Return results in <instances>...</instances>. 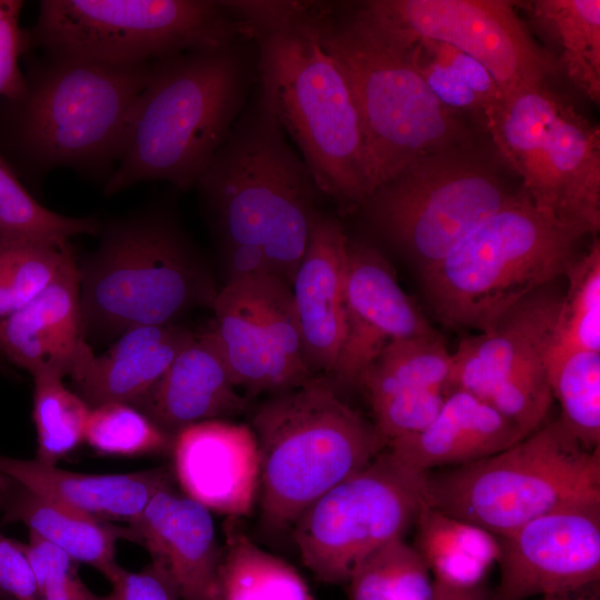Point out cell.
Returning <instances> with one entry per match:
<instances>
[{
    "mask_svg": "<svg viewBox=\"0 0 600 600\" xmlns=\"http://www.w3.org/2000/svg\"><path fill=\"white\" fill-rule=\"evenodd\" d=\"M128 529L130 541L148 550L180 600H219L223 548L207 508L172 483L154 493Z\"/></svg>",
    "mask_w": 600,
    "mask_h": 600,
    "instance_id": "ffe728a7",
    "label": "cell"
},
{
    "mask_svg": "<svg viewBox=\"0 0 600 600\" xmlns=\"http://www.w3.org/2000/svg\"><path fill=\"white\" fill-rule=\"evenodd\" d=\"M88 344L82 331L80 272L73 247L52 281L0 320V352L31 376H70Z\"/></svg>",
    "mask_w": 600,
    "mask_h": 600,
    "instance_id": "7402d4cb",
    "label": "cell"
},
{
    "mask_svg": "<svg viewBox=\"0 0 600 600\" xmlns=\"http://www.w3.org/2000/svg\"><path fill=\"white\" fill-rule=\"evenodd\" d=\"M98 234L97 249L79 264L84 339L173 324L192 308H212L219 292L212 274L164 209L111 219Z\"/></svg>",
    "mask_w": 600,
    "mask_h": 600,
    "instance_id": "8992f818",
    "label": "cell"
},
{
    "mask_svg": "<svg viewBox=\"0 0 600 600\" xmlns=\"http://www.w3.org/2000/svg\"><path fill=\"white\" fill-rule=\"evenodd\" d=\"M251 429L260 454L262 519L277 530L293 527L317 499L386 448L373 423L317 376L266 400Z\"/></svg>",
    "mask_w": 600,
    "mask_h": 600,
    "instance_id": "ba28073f",
    "label": "cell"
},
{
    "mask_svg": "<svg viewBox=\"0 0 600 600\" xmlns=\"http://www.w3.org/2000/svg\"><path fill=\"white\" fill-rule=\"evenodd\" d=\"M38 592V600H113L111 593L98 596L80 579L73 561L63 550L29 532L21 543Z\"/></svg>",
    "mask_w": 600,
    "mask_h": 600,
    "instance_id": "f35d334b",
    "label": "cell"
},
{
    "mask_svg": "<svg viewBox=\"0 0 600 600\" xmlns=\"http://www.w3.org/2000/svg\"><path fill=\"white\" fill-rule=\"evenodd\" d=\"M427 473L384 448L296 521L293 540L302 563L324 583H347L367 558L416 523L428 504Z\"/></svg>",
    "mask_w": 600,
    "mask_h": 600,
    "instance_id": "4fadbf2b",
    "label": "cell"
},
{
    "mask_svg": "<svg viewBox=\"0 0 600 600\" xmlns=\"http://www.w3.org/2000/svg\"><path fill=\"white\" fill-rule=\"evenodd\" d=\"M584 236L537 208L521 189L450 254L421 272L423 289L444 326L483 332L564 274Z\"/></svg>",
    "mask_w": 600,
    "mask_h": 600,
    "instance_id": "52a82bcc",
    "label": "cell"
},
{
    "mask_svg": "<svg viewBox=\"0 0 600 600\" xmlns=\"http://www.w3.org/2000/svg\"><path fill=\"white\" fill-rule=\"evenodd\" d=\"M527 437L514 423L477 397L454 390L423 429L390 441L386 449L423 472L459 467L493 456Z\"/></svg>",
    "mask_w": 600,
    "mask_h": 600,
    "instance_id": "cb8c5ba5",
    "label": "cell"
},
{
    "mask_svg": "<svg viewBox=\"0 0 600 600\" xmlns=\"http://www.w3.org/2000/svg\"><path fill=\"white\" fill-rule=\"evenodd\" d=\"M433 600H492L487 594V591L482 584L471 588H461L436 580H433Z\"/></svg>",
    "mask_w": 600,
    "mask_h": 600,
    "instance_id": "ee69618b",
    "label": "cell"
},
{
    "mask_svg": "<svg viewBox=\"0 0 600 600\" xmlns=\"http://www.w3.org/2000/svg\"><path fill=\"white\" fill-rule=\"evenodd\" d=\"M516 192L470 144L414 160L361 207L421 273L458 248Z\"/></svg>",
    "mask_w": 600,
    "mask_h": 600,
    "instance_id": "7c38bea8",
    "label": "cell"
},
{
    "mask_svg": "<svg viewBox=\"0 0 600 600\" xmlns=\"http://www.w3.org/2000/svg\"><path fill=\"white\" fill-rule=\"evenodd\" d=\"M173 436L132 404L110 402L91 408L84 439L109 456H141L170 451Z\"/></svg>",
    "mask_w": 600,
    "mask_h": 600,
    "instance_id": "d590c367",
    "label": "cell"
},
{
    "mask_svg": "<svg viewBox=\"0 0 600 600\" xmlns=\"http://www.w3.org/2000/svg\"><path fill=\"white\" fill-rule=\"evenodd\" d=\"M194 187L222 251L261 253L269 272L291 287L320 192L260 92Z\"/></svg>",
    "mask_w": 600,
    "mask_h": 600,
    "instance_id": "277c9868",
    "label": "cell"
},
{
    "mask_svg": "<svg viewBox=\"0 0 600 600\" xmlns=\"http://www.w3.org/2000/svg\"><path fill=\"white\" fill-rule=\"evenodd\" d=\"M548 377L566 428L584 448H600V352L551 351Z\"/></svg>",
    "mask_w": 600,
    "mask_h": 600,
    "instance_id": "1f68e13d",
    "label": "cell"
},
{
    "mask_svg": "<svg viewBox=\"0 0 600 600\" xmlns=\"http://www.w3.org/2000/svg\"><path fill=\"white\" fill-rule=\"evenodd\" d=\"M0 473L32 491L101 519L130 521L160 489L174 481L172 470L158 467L116 474L64 470L57 464L0 454Z\"/></svg>",
    "mask_w": 600,
    "mask_h": 600,
    "instance_id": "484cf974",
    "label": "cell"
},
{
    "mask_svg": "<svg viewBox=\"0 0 600 600\" xmlns=\"http://www.w3.org/2000/svg\"><path fill=\"white\" fill-rule=\"evenodd\" d=\"M226 4L257 42L259 92L319 192L343 211L361 207L371 193L361 119L346 76L306 18V1Z\"/></svg>",
    "mask_w": 600,
    "mask_h": 600,
    "instance_id": "6da1fadb",
    "label": "cell"
},
{
    "mask_svg": "<svg viewBox=\"0 0 600 600\" xmlns=\"http://www.w3.org/2000/svg\"><path fill=\"white\" fill-rule=\"evenodd\" d=\"M132 406L173 436L192 423L240 414L248 399L238 393L209 328L194 334L158 382Z\"/></svg>",
    "mask_w": 600,
    "mask_h": 600,
    "instance_id": "603a6c76",
    "label": "cell"
},
{
    "mask_svg": "<svg viewBox=\"0 0 600 600\" xmlns=\"http://www.w3.org/2000/svg\"><path fill=\"white\" fill-rule=\"evenodd\" d=\"M212 309L210 329L237 388L276 394L313 377L286 281L269 272L228 279Z\"/></svg>",
    "mask_w": 600,
    "mask_h": 600,
    "instance_id": "2e32d148",
    "label": "cell"
},
{
    "mask_svg": "<svg viewBox=\"0 0 600 600\" xmlns=\"http://www.w3.org/2000/svg\"><path fill=\"white\" fill-rule=\"evenodd\" d=\"M349 600H433L434 583L422 557L403 538L367 558L347 582Z\"/></svg>",
    "mask_w": 600,
    "mask_h": 600,
    "instance_id": "d6a6232c",
    "label": "cell"
},
{
    "mask_svg": "<svg viewBox=\"0 0 600 600\" xmlns=\"http://www.w3.org/2000/svg\"><path fill=\"white\" fill-rule=\"evenodd\" d=\"M351 13L393 42L428 39L478 60L506 99L546 84L557 71L549 52L533 39L503 0H369L347 4Z\"/></svg>",
    "mask_w": 600,
    "mask_h": 600,
    "instance_id": "5bb4252c",
    "label": "cell"
},
{
    "mask_svg": "<svg viewBox=\"0 0 600 600\" xmlns=\"http://www.w3.org/2000/svg\"><path fill=\"white\" fill-rule=\"evenodd\" d=\"M0 594L8 600H38L37 587L21 542L0 532Z\"/></svg>",
    "mask_w": 600,
    "mask_h": 600,
    "instance_id": "7bdbcfd3",
    "label": "cell"
},
{
    "mask_svg": "<svg viewBox=\"0 0 600 600\" xmlns=\"http://www.w3.org/2000/svg\"><path fill=\"white\" fill-rule=\"evenodd\" d=\"M500 541V582L492 600L577 591L600 580V502L538 517Z\"/></svg>",
    "mask_w": 600,
    "mask_h": 600,
    "instance_id": "e0dca14e",
    "label": "cell"
},
{
    "mask_svg": "<svg viewBox=\"0 0 600 600\" xmlns=\"http://www.w3.org/2000/svg\"><path fill=\"white\" fill-rule=\"evenodd\" d=\"M193 337V332L174 323L133 328L102 354H94L88 343L69 377L90 408L110 402L133 404L158 382Z\"/></svg>",
    "mask_w": 600,
    "mask_h": 600,
    "instance_id": "d4e9b609",
    "label": "cell"
},
{
    "mask_svg": "<svg viewBox=\"0 0 600 600\" xmlns=\"http://www.w3.org/2000/svg\"><path fill=\"white\" fill-rule=\"evenodd\" d=\"M434 333L382 253L368 243L348 241L344 334L331 374L343 384L359 387L389 343Z\"/></svg>",
    "mask_w": 600,
    "mask_h": 600,
    "instance_id": "ac0fdd59",
    "label": "cell"
},
{
    "mask_svg": "<svg viewBox=\"0 0 600 600\" xmlns=\"http://www.w3.org/2000/svg\"><path fill=\"white\" fill-rule=\"evenodd\" d=\"M0 518L21 522L73 561L87 563L110 582L121 570L116 560L119 539L131 540L127 528L39 494L16 479L0 473Z\"/></svg>",
    "mask_w": 600,
    "mask_h": 600,
    "instance_id": "4316f807",
    "label": "cell"
},
{
    "mask_svg": "<svg viewBox=\"0 0 600 600\" xmlns=\"http://www.w3.org/2000/svg\"><path fill=\"white\" fill-rule=\"evenodd\" d=\"M484 124L533 204L586 236L600 228V130L546 84L521 90Z\"/></svg>",
    "mask_w": 600,
    "mask_h": 600,
    "instance_id": "8fae6325",
    "label": "cell"
},
{
    "mask_svg": "<svg viewBox=\"0 0 600 600\" xmlns=\"http://www.w3.org/2000/svg\"><path fill=\"white\" fill-rule=\"evenodd\" d=\"M304 14L351 88L371 193L419 158L471 144L468 128L434 97L404 51L357 19L346 3L306 1Z\"/></svg>",
    "mask_w": 600,
    "mask_h": 600,
    "instance_id": "5b68a950",
    "label": "cell"
},
{
    "mask_svg": "<svg viewBox=\"0 0 600 600\" xmlns=\"http://www.w3.org/2000/svg\"><path fill=\"white\" fill-rule=\"evenodd\" d=\"M416 40H420L436 58L452 68L472 90L483 106V119L489 110L498 107L506 100L493 76L478 60L443 42L428 39Z\"/></svg>",
    "mask_w": 600,
    "mask_h": 600,
    "instance_id": "60d3db41",
    "label": "cell"
},
{
    "mask_svg": "<svg viewBox=\"0 0 600 600\" xmlns=\"http://www.w3.org/2000/svg\"><path fill=\"white\" fill-rule=\"evenodd\" d=\"M561 296L542 287L487 331L452 352L447 394L466 391L491 406L526 436L539 429L553 400L548 363Z\"/></svg>",
    "mask_w": 600,
    "mask_h": 600,
    "instance_id": "9a60e30c",
    "label": "cell"
},
{
    "mask_svg": "<svg viewBox=\"0 0 600 600\" xmlns=\"http://www.w3.org/2000/svg\"><path fill=\"white\" fill-rule=\"evenodd\" d=\"M21 0H0V98L12 100L26 90L19 59L30 52L26 29L19 26Z\"/></svg>",
    "mask_w": 600,
    "mask_h": 600,
    "instance_id": "ab89813d",
    "label": "cell"
},
{
    "mask_svg": "<svg viewBox=\"0 0 600 600\" xmlns=\"http://www.w3.org/2000/svg\"><path fill=\"white\" fill-rule=\"evenodd\" d=\"M32 378L36 460L57 464L83 441L91 408L77 392L66 388L63 378L50 373H37Z\"/></svg>",
    "mask_w": 600,
    "mask_h": 600,
    "instance_id": "e575fe53",
    "label": "cell"
},
{
    "mask_svg": "<svg viewBox=\"0 0 600 600\" xmlns=\"http://www.w3.org/2000/svg\"><path fill=\"white\" fill-rule=\"evenodd\" d=\"M26 31L30 51L111 64L153 62L248 39L244 24L213 0H42Z\"/></svg>",
    "mask_w": 600,
    "mask_h": 600,
    "instance_id": "30bf717a",
    "label": "cell"
},
{
    "mask_svg": "<svg viewBox=\"0 0 600 600\" xmlns=\"http://www.w3.org/2000/svg\"><path fill=\"white\" fill-rule=\"evenodd\" d=\"M536 29L552 44L553 59L567 79L589 100L600 101V1L533 0L521 2Z\"/></svg>",
    "mask_w": 600,
    "mask_h": 600,
    "instance_id": "83f0119b",
    "label": "cell"
},
{
    "mask_svg": "<svg viewBox=\"0 0 600 600\" xmlns=\"http://www.w3.org/2000/svg\"><path fill=\"white\" fill-rule=\"evenodd\" d=\"M152 64L28 56L24 92L12 100L0 98V152L28 183L69 168L104 184Z\"/></svg>",
    "mask_w": 600,
    "mask_h": 600,
    "instance_id": "7a4b0ae2",
    "label": "cell"
},
{
    "mask_svg": "<svg viewBox=\"0 0 600 600\" xmlns=\"http://www.w3.org/2000/svg\"><path fill=\"white\" fill-rule=\"evenodd\" d=\"M250 83L238 41L153 61L103 194L151 180L194 187L247 106Z\"/></svg>",
    "mask_w": 600,
    "mask_h": 600,
    "instance_id": "3957f363",
    "label": "cell"
},
{
    "mask_svg": "<svg viewBox=\"0 0 600 600\" xmlns=\"http://www.w3.org/2000/svg\"><path fill=\"white\" fill-rule=\"evenodd\" d=\"M71 248L0 239V320L52 281Z\"/></svg>",
    "mask_w": 600,
    "mask_h": 600,
    "instance_id": "8d00e7d4",
    "label": "cell"
},
{
    "mask_svg": "<svg viewBox=\"0 0 600 600\" xmlns=\"http://www.w3.org/2000/svg\"><path fill=\"white\" fill-rule=\"evenodd\" d=\"M568 287L561 296L551 351L600 352V243L571 262L564 273Z\"/></svg>",
    "mask_w": 600,
    "mask_h": 600,
    "instance_id": "836d02e7",
    "label": "cell"
},
{
    "mask_svg": "<svg viewBox=\"0 0 600 600\" xmlns=\"http://www.w3.org/2000/svg\"><path fill=\"white\" fill-rule=\"evenodd\" d=\"M348 241L342 224L318 210L291 284L303 354L313 376L331 374L341 350Z\"/></svg>",
    "mask_w": 600,
    "mask_h": 600,
    "instance_id": "44dd1931",
    "label": "cell"
},
{
    "mask_svg": "<svg viewBox=\"0 0 600 600\" xmlns=\"http://www.w3.org/2000/svg\"><path fill=\"white\" fill-rule=\"evenodd\" d=\"M96 217H69L43 207L0 152V239L62 248L79 234L97 236Z\"/></svg>",
    "mask_w": 600,
    "mask_h": 600,
    "instance_id": "4dcf8cb0",
    "label": "cell"
},
{
    "mask_svg": "<svg viewBox=\"0 0 600 600\" xmlns=\"http://www.w3.org/2000/svg\"><path fill=\"white\" fill-rule=\"evenodd\" d=\"M451 369L452 352L434 333L389 343L364 374L404 387L438 390L447 394Z\"/></svg>",
    "mask_w": 600,
    "mask_h": 600,
    "instance_id": "74e56055",
    "label": "cell"
},
{
    "mask_svg": "<svg viewBox=\"0 0 600 600\" xmlns=\"http://www.w3.org/2000/svg\"><path fill=\"white\" fill-rule=\"evenodd\" d=\"M427 499L503 538L551 511L600 502V448H584L559 418L493 456L428 472Z\"/></svg>",
    "mask_w": 600,
    "mask_h": 600,
    "instance_id": "9c48e42d",
    "label": "cell"
},
{
    "mask_svg": "<svg viewBox=\"0 0 600 600\" xmlns=\"http://www.w3.org/2000/svg\"><path fill=\"white\" fill-rule=\"evenodd\" d=\"M170 452L180 490L210 512L251 513L260 489V454L250 426L211 419L176 432Z\"/></svg>",
    "mask_w": 600,
    "mask_h": 600,
    "instance_id": "d6986e66",
    "label": "cell"
},
{
    "mask_svg": "<svg viewBox=\"0 0 600 600\" xmlns=\"http://www.w3.org/2000/svg\"><path fill=\"white\" fill-rule=\"evenodd\" d=\"M540 600H600L599 583L577 591L544 596Z\"/></svg>",
    "mask_w": 600,
    "mask_h": 600,
    "instance_id": "f6af8a7d",
    "label": "cell"
},
{
    "mask_svg": "<svg viewBox=\"0 0 600 600\" xmlns=\"http://www.w3.org/2000/svg\"><path fill=\"white\" fill-rule=\"evenodd\" d=\"M110 583L113 600H180L168 574L153 562L138 572L121 568Z\"/></svg>",
    "mask_w": 600,
    "mask_h": 600,
    "instance_id": "b9f144b4",
    "label": "cell"
},
{
    "mask_svg": "<svg viewBox=\"0 0 600 600\" xmlns=\"http://www.w3.org/2000/svg\"><path fill=\"white\" fill-rule=\"evenodd\" d=\"M219 600H314L302 576L244 533L228 528L219 572Z\"/></svg>",
    "mask_w": 600,
    "mask_h": 600,
    "instance_id": "f546056e",
    "label": "cell"
},
{
    "mask_svg": "<svg viewBox=\"0 0 600 600\" xmlns=\"http://www.w3.org/2000/svg\"><path fill=\"white\" fill-rule=\"evenodd\" d=\"M414 526L413 547L436 581L461 588L477 587L499 560L500 541L496 536L429 504L422 508Z\"/></svg>",
    "mask_w": 600,
    "mask_h": 600,
    "instance_id": "f1b7e54d",
    "label": "cell"
}]
</instances>
